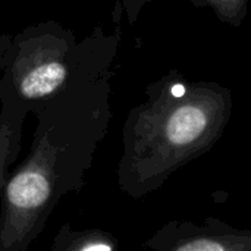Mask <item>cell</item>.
I'll return each instance as SVG.
<instances>
[{"mask_svg":"<svg viewBox=\"0 0 251 251\" xmlns=\"http://www.w3.org/2000/svg\"><path fill=\"white\" fill-rule=\"evenodd\" d=\"M81 43L66 87L40 106L28 156L0 196V251H26L63 197L79 193L112 122V81L121 31L103 26Z\"/></svg>","mask_w":251,"mask_h":251,"instance_id":"obj_1","label":"cell"},{"mask_svg":"<svg viewBox=\"0 0 251 251\" xmlns=\"http://www.w3.org/2000/svg\"><path fill=\"white\" fill-rule=\"evenodd\" d=\"M122 128L116 176L119 190L140 200L166 184L224 135L232 115V91L215 81L190 79L171 69L146 88Z\"/></svg>","mask_w":251,"mask_h":251,"instance_id":"obj_2","label":"cell"},{"mask_svg":"<svg viewBox=\"0 0 251 251\" xmlns=\"http://www.w3.org/2000/svg\"><path fill=\"white\" fill-rule=\"evenodd\" d=\"M79 50L76 35L57 21L25 26L12 35L0 78V99L34 113L66 87Z\"/></svg>","mask_w":251,"mask_h":251,"instance_id":"obj_3","label":"cell"},{"mask_svg":"<svg viewBox=\"0 0 251 251\" xmlns=\"http://www.w3.org/2000/svg\"><path fill=\"white\" fill-rule=\"evenodd\" d=\"M147 251H251V231L232 226L219 218L171 221L149 237Z\"/></svg>","mask_w":251,"mask_h":251,"instance_id":"obj_4","label":"cell"},{"mask_svg":"<svg viewBox=\"0 0 251 251\" xmlns=\"http://www.w3.org/2000/svg\"><path fill=\"white\" fill-rule=\"evenodd\" d=\"M28 110L0 99V196L9 175V168L21 151V138Z\"/></svg>","mask_w":251,"mask_h":251,"instance_id":"obj_5","label":"cell"},{"mask_svg":"<svg viewBox=\"0 0 251 251\" xmlns=\"http://www.w3.org/2000/svg\"><path fill=\"white\" fill-rule=\"evenodd\" d=\"M43 251H119V240L106 229H78L66 222L59 228L51 246Z\"/></svg>","mask_w":251,"mask_h":251,"instance_id":"obj_6","label":"cell"},{"mask_svg":"<svg viewBox=\"0 0 251 251\" xmlns=\"http://www.w3.org/2000/svg\"><path fill=\"white\" fill-rule=\"evenodd\" d=\"M196 7H209L225 25L240 28L249 15L250 0H191Z\"/></svg>","mask_w":251,"mask_h":251,"instance_id":"obj_7","label":"cell"},{"mask_svg":"<svg viewBox=\"0 0 251 251\" xmlns=\"http://www.w3.org/2000/svg\"><path fill=\"white\" fill-rule=\"evenodd\" d=\"M151 1H156V0H118V4L121 10L124 12L128 25L132 26L134 24H137L143 7Z\"/></svg>","mask_w":251,"mask_h":251,"instance_id":"obj_8","label":"cell"},{"mask_svg":"<svg viewBox=\"0 0 251 251\" xmlns=\"http://www.w3.org/2000/svg\"><path fill=\"white\" fill-rule=\"evenodd\" d=\"M12 41V35L9 34H0V72L3 71L7 59V50Z\"/></svg>","mask_w":251,"mask_h":251,"instance_id":"obj_9","label":"cell"}]
</instances>
